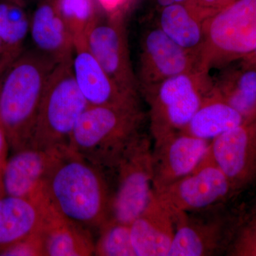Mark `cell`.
Here are the masks:
<instances>
[{"instance_id": "9", "label": "cell", "mask_w": 256, "mask_h": 256, "mask_svg": "<svg viewBox=\"0 0 256 256\" xmlns=\"http://www.w3.org/2000/svg\"><path fill=\"white\" fill-rule=\"evenodd\" d=\"M124 11L100 12L87 30L86 40L90 53L109 77L124 92L139 97Z\"/></svg>"}, {"instance_id": "13", "label": "cell", "mask_w": 256, "mask_h": 256, "mask_svg": "<svg viewBox=\"0 0 256 256\" xmlns=\"http://www.w3.org/2000/svg\"><path fill=\"white\" fill-rule=\"evenodd\" d=\"M210 143L182 131L153 140V191L192 172L206 156Z\"/></svg>"}, {"instance_id": "16", "label": "cell", "mask_w": 256, "mask_h": 256, "mask_svg": "<svg viewBox=\"0 0 256 256\" xmlns=\"http://www.w3.org/2000/svg\"><path fill=\"white\" fill-rule=\"evenodd\" d=\"M58 151L43 150L28 146L14 151L6 160L2 172L4 194L36 198Z\"/></svg>"}, {"instance_id": "33", "label": "cell", "mask_w": 256, "mask_h": 256, "mask_svg": "<svg viewBox=\"0 0 256 256\" xmlns=\"http://www.w3.org/2000/svg\"><path fill=\"white\" fill-rule=\"evenodd\" d=\"M246 62L249 64H252V66H256V50L250 53V54L248 55L245 58H242Z\"/></svg>"}, {"instance_id": "34", "label": "cell", "mask_w": 256, "mask_h": 256, "mask_svg": "<svg viewBox=\"0 0 256 256\" xmlns=\"http://www.w3.org/2000/svg\"><path fill=\"white\" fill-rule=\"evenodd\" d=\"M4 54H8L6 53V50H5L4 44H3L1 38H0V57L2 56Z\"/></svg>"}, {"instance_id": "25", "label": "cell", "mask_w": 256, "mask_h": 256, "mask_svg": "<svg viewBox=\"0 0 256 256\" xmlns=\"http://www.w3.org/2000/svg\"><path fill=\"white\" fill-rule=\"evenodd\" d=\"M56 6L74 40L86 37L100 12L95 0H56Z\"/></svg>"}, {"instance_id": "10", "label": "cell", "mask_w": 256, "mask_h": 256, "mask_svg": "<svg viewBox=\"0 0 256 256\" xmlns=\"http://www.w3.org/2000/svg\"><path fill=\"white\" fill-rule=\"evenodd\" d=\"M154 193L173 212L208 210L225 205L236 195L208 150L192 172Z\"/></svg>"}, {"instance_id": "3", "label": "cell", "mask_w": 256, "mask_h": 256, "mask_svg": "<svg viewBox=\"0 0 256 256\" xmlns=\"http://www.w3.org/2000/svg\"><path fill=\"white\" fill-rule=\"evenodd\" d=\"M140 106H90L74 128L70 148L107 176L128 144L142 130Z\"/></svg>"}, {"instance_id": "2", "label": "cell", "mask_w": 256, "mask_h": 256, "mask_svg": "<svg viewBox=\"0 0 256 256\" xmlns=\"http://www.w3.org/2000/svg\"><path fill=\"white\" fill-rule=\"evenodd\" d=\"M56 65L31 50L22 52L4 74L0 92V124L14 152L30 146L42 98Z\"/></svg>"}, {"instance_id": "11", "label": "cell", "mask_w": 256, "mask_h": 256, "mask_svg": "<svg viewBox=\"0 0 256 256\" xmlns=\"http://www.w3.org/2000/svg\"><path fill=\"white\" fill-rule=\"evenodd\" d=\"M198 70V58L176 44L149 18L139 40L136 78L140 94L166 79Z\"/></svg>"}, {"instance_id": "7", "label": "cell", "mask_w": 256, "mask_h": 256, "mask_svg": "<svg viewBox=\"0 0 256 256\" xmlns=\"http://www.w3.org/2000/svg\"><path fill=\"white\" fill-rule=\"evenodd\" d=\"M116 188L110 218L130 224L146 208L153 194L152 142L142 132L128 144L116 165Z\"/></svg>"}, {"instance_id": "20", "label": "cell", "mask_w": 256, "mask_h": 256, "mask_svg": "<svg viewBox=\"0 0 256 256\" xmlns=\"http://www.w3.org/2000/svg\"><path fill=\"white\" fill-rule=\"evenodd\" d=\"M44 256L94 255L92 230L62 216L52 206L41 230Z\"/></svg>"}, {"instance_id": "21", "label": "cell", "mask_w": 256, "mask_h": 256, "mask_svg": "<svg viewBox=\"0 0 256 256\" xmlns=\"http://www.w3.org/2000/svg\"><path fill=\"white\" fill-rule=\"evenodd\" d=\"M153 13L154 16L150 18L162 31L200 60L204 42L203 22L192 14L184 3L169 5Z\"/></svg>"}, {"instance_id": "30", "label": "cell", "mask_w": 256, "mask_h": 256, "mask_svg": "<svg viewBox=\"0 0 256 256\" xmlns=\"http://www.w3.org/2000/svg\"><path fill=\"white\" fill-rule=\"evenodd\" d=\"M104 11L111 12L117 10H124L127 0H97Z\"/></svg>"}, {"instance_id": "14", "label": "cell", "mask_w": 256, "mask_h": 256, "mask_svg": "<svg viewBox=\"0 0 256 256\" xmlns=\"http://www.w3.org/2000/svg\"><path fill=\"white\" fill-rule=\"evenodd\" d=\"M72 74L79 90L90 106H140V98L124 92L109 77L90 53L86 37L74 40Z\"/></svg>"}, {"instance_id": "28", "label": "cell", "mask_w": 256, "mask_h": 256, "mask_svg": "<svg viewBox=\"0 0 256 256\" xmlns=\"http://www.w3.org/2000/svg\"><path fill=\"white\" fill-rule=\"evenodd\" d=\"M0 256H44L41 232L8 248Z\"/></svg>"}, {"instance_id": "17", "label": "cell", "mask_w": 256, "mask_h": 256, "mask_svg": "<svg viewBox=\"0 0 256 256\" xmlns=\"http://www.w3.org/2000/svg\"><path fill=\"white\" fill-rule=\"evenodd\" d=\"M130 226L136 256H168L174 238V214L154 192Z\"/></svg>"}, {"instance_id": "12", "label": "cell", "mask_w": 256, "mask_h": 256, "mask_svg": "<svg viewBox=\"0 0 256 256\" xmlns=\"http://www.w3.org/2000/svg\"><path fill=\"white\" fill-rule=\"evenodd\" d=\"M208 153L236 194L256 182V118L210 141Z\"/></svg>"}, {"instance_id": "26", "label": "cell", "mask_w": 256, "mask_h": 256, "mask_svg": "<svg viewBox=\"0 0 256 256\" xmlns=\"http://www.w3.org/2000/svg\"><path fill=\"white\" fill-rule=\"evenodd\" d=\"M226 254L233 256H256V212L250 218L242 220Z\"/></svg>"}, {"instance_id": "32", "label": "cell", "mask_w": 256, "mask_h": 256, "mask_svg": "<svg viewBox=\"0 0 256 256\" xmlns=\"http://www.w3.org/2000/svg\"><path fill=\"white\" fill-rule=\"evenodd\" d=\"M186 1V0H151L152 4L154 6V12L169 5L184 3Z\"/></svg>"}, {"instance_id": "22", "label": "cell", "mask_w": 256, "mask_h": 256, "mask_svg": "<svg viewBox=\"0 0 256 256\" xmlns=\"http://www.w3.org/2000/svg\"><path fill=\"white\" fill-rule=\"evenodd\" d=\"M244 122L242 114L212 90L181 131L212 141Z\"/></svg>"}, {"instance_id": "27", "label": "cell", "mask_w": 256, "mask_h": 256, "mask_svg": "<svg viewBox=\"0 0 256 256\" xmlns=\"http://www.w3.org/2000/svg\"><path fill=\"white\" fill-rule=\"evenodd\" d=\"M235 0H186L184 4L202 22L218 14Z\"/></svg>"}, {"instance_id": "23", "label": "cell", "mask_w": 256, "mask_h": 256, "mask_svg": "<svg viewBox=\"0 0 256 256\" xmlns=\"http://www.w3.org/2000/svg\"><path fill=\"white\" fill-rule=\"evenodd\" d=\"M30 22L24 0H0V38L8 54L15 58L21 54Z\"/></svg>"}, {"instance_id": "1", "label": "cell", "mask_w": 256, "mask_h": 256, "mask_svg": "<svg viewBox=\"0 0 256 256\" xmlns=\"http://www.w3.org/2000/svg\"><path fill=\"white\" fill-rule=\"evenodd\" d=\"M43 192L56 212L88 230H98L110 218L107 176L70 148L57 152Z\"/></svg>"}, {"instance_id": "31", "label": "cell", "mask_w": 256, "mask_h": 256, "mask_svg": "<svg viewBox=\"0 0 256 256\" xmlns=\"http://www.w3.org/2000/svg\"><path fill=\"white\" fill-rule=\"evenodd\" d=\"M16 58L8 54H4L0 57V92H1L2 84L4 74Z\"/></svg>"}, {"instance_id": "4", "label": "cell", "mask_w": 256, "mask_h": 256, "mask_svg": "<svg viewBox=\"0 0 256 256\" xmlns=\"http://www.w3.org/2000/svg\"><path fill=\"white\" fill-rule=\"evenodd\" d=\"M88 106L74 80L72 58L56 66L48 79L28 146L48 151L70 148L74 128Z\"/></svg>"}, {"instance_id": "8", "label": "cell", "mask_w": 256, "mask_h": 256, "mask_svg": "<svg viewBox=\"0 0 256 256\" xmlns=\"http://www.w3.org/2000/svg\"><path fill=\"white\" fill-rule=\"evenodd\" d=\"M173 214L175 234L168 256H210L226 252L242 220L232 216L224 205Z\"/></svg>"}, {"instance_id": "29", "label": "cell", "mask_w": 256, "mask_h": 256, "mask_svg": "<svg viewBox=\"0 0 256 256\" xmlns=\"http://www.w3.org/2000/svg\"><path fill=\"white\" fill-rule=\"evenodd\" d=\"M10 146L8 136L4 128L0 124V172H2L5 163L8 160V148Z\"/></svg>"}, {"instance_id": "19", "label": "cell", "mask_w": 256, "mask_h": 256, "mask_svg": "<svg viewBox=\"0 0 256 256\" xmlns=\"http://www.w3.org/2000/svg\"><path fill=\"white\" fill-rule=\"evenodd\" d=\"M212 90L242 114L256 118V66L244 60L227 64L212 76Z\"/></svg>"}, {"instance_id": "15", "label": "cell", "mask_w": 256, "mask_h": 256, "mask_svg": "<svg viewBox=\"0 0 256 256\" xmlns=\"http://www.w3.org/2000/svg\"><path fill=\"white\" fill-rule=\"evenodd\" d=\"M50 210L43 188L36 198L0 196V254L41 232Z\"/></svg>"}, {"instance_id": "18", "label": "cell", "mask_w": 256, "mask_h": 256, "mask_svg": "<svg viewBox=\"0 0 256 256\" xmlns=\"http://www.w3.org/2000/svg\"><path fill=\"white\" fill-rule=\"evenodd\" d=\"M34 50L56 64L72 58L74 38L56 0H40L30 22Z\"/></svg>"}, {"instance_id": "5", "label": "cell", "mask_w": 256, "mask_h": 256, "mask_svg": "<svg viewBox=\"0 0 256 256\" xmlns=\"http://www.w3.org/2000/svg\"><path fill=\"white\" fill-rule=\"evenodd\" d=\"M198 70L210 72L245 58L256 48V0H235L203 22Z\"/></svg>"}, {"instance_id": "24", "label": "cell", "mask_w": 256, "mask_h": 256, "mask_svg": "<svg viewBox=\"0 0 256 256\" xmlns=\"http://www.w3.org/2000/svg\"><path fill=\"white\" fill-rule=\"evenodd\" d=\"M94 255L136 256L131 238L130 224L110 218L99 229Z\"/></svg>"}, {"instance_id": "35", "label": "cell", "mask_w": 256, "mask_h": 256, "mask_svg": "<svg viewBox=\"0 0 256 256\" xmlns=\"http://www.w3.org/2000/svg\"><path fill=\"white\" fill-rule=\"evenodd\" d=\"M4 194L2 188V173L0 172V196H2Z\"/></svg>"}, {"instance_id": "6", "label": "cell", "mask_w": 256, "mask_h": 256, "mask_svg": "<svg viewBox=\"0 0 256 256\" xmlns=\"http://www.w3.org/2000/svg\"><path fill=\"white\" fill-rule=\"evenodd\" d=\"M212 90V77L195 70L166 79L143 92L149 106L152 140L182 130Z\"/></svg>"}]
</instances>
